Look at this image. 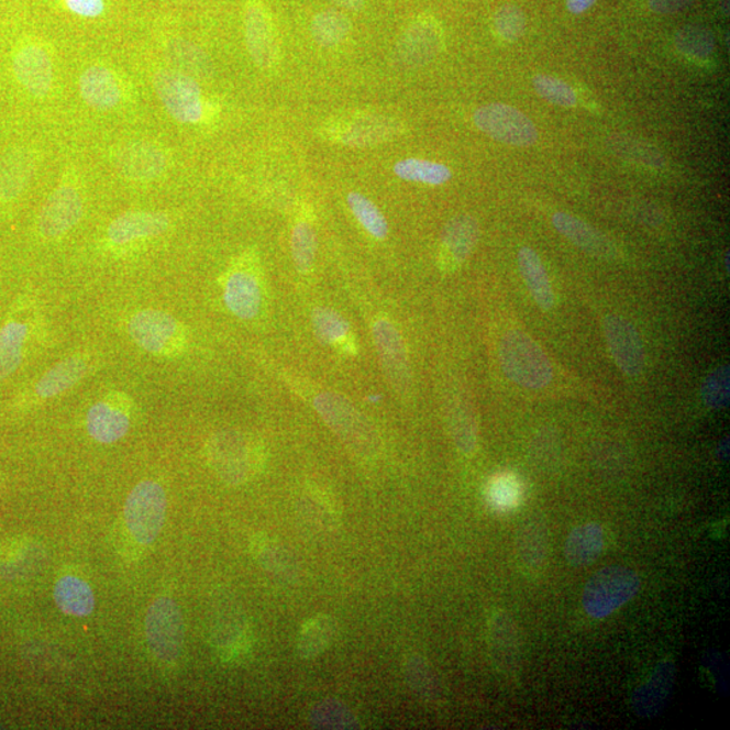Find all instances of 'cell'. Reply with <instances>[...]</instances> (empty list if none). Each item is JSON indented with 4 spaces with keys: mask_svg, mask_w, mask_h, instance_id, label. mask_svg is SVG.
Returning <instances> with one entry per match:
<instances>
[{
    "mask_svg": "<svg viewBox=\"0 0 730 730\" xmlns=\"http://www.w3.org/2000/svg\"><path fill=\"white\" fill-rule=\"evenodd\" d=\"M151 85L164 110L179 125H211L221 113L220 104L206 96L197 79L179 69L153 67Z\"/></svg>",
    "mask_w": 730,
    "mask_h": 730,
    "instance_id": "1",
    "label": "cell"
},
{
    "mask_svg": "<svg viewBox=\"0 0 730 730\" xmlns=\"http://www.w3.org/2000/svg\"><path fill=\"white\" fill-rule=\"evenodd\" d=\"M327 425L343 441L346 449L364 461L379 455L380 440L370 422L349 399L328 390L309 388L305 392Z\"/></svg>",
    "mask_w": 730,
    "mask_h": 730,
    "instance_id": "2",
    "label": "cell"
},
{
    "mask_svg": "<svg viewBox=\"0 0 730 730\" xmlns=\"http://www.w3.org/2000/svg\"><path fill=\"white\" fill-rule=\"evenodd\" d=\"M403 123L379 110L356 109L327 118L318 134L327 143L345 148H374L400 137Z\"/></svg>",
    "mask_w": 730,
    "mask_h": 730,
    "instance_id": "3",
    "label": "cell"
},
{
    "mask_svg": "<svg viewBox=\"0 0 730 730\" xmlns=\"http://www.w3.org/2000/svg\"><path fill=\"white\" fill-rule=\"evenodd\" d=\"M223 305L240 321L253 322L266 309V283L255 250L234 256L220 278Z\"/></svg>",
    "mask_w": 730,
    "mask_h": 730,
    "instance_id": "4",
    "label": "cell"
},
{
    "mask_svg": "<svg viewBox=\"0 0 730 730\" xmlns=\"http://www.w3.org/2000/svg\"><path fill=\"white\" fill-rule=\"evenodd\" d=\"M87 204L85 176L69 164L40 210L37 233L45 243H56L75 231L84 220Z\"/></svg>",
    "mask_w": 730,
    "mask_h": 730,
    "instance_id": "5",
    "label": "cell"
},
{
    "mask_svg": "<svg viewBox=\"0 0 730 730\" xmlns=\"http://www.w3.org/2000/svg\"><path fill=\"white\" fill-rule=\"evenodd\" d=\"M129 338L141 351L158 358H179L188 350V331L178 318L161 309H140L128 318Z\"/></svg>",
    "mask_w": 730,
    "mask_h": 730,
    "instance_id": "6",
    "label": "cell"
},
{
    "mask_svg": "<svg viewBox=\"0 0 730 730\" xmlns=\"http://www.w3.org/2000/svg\"><path fill=\"white\" fill-rule=\"evenodd\" d=\"M173 225L167 211L129 210L109 223L100 244L110 255H126L161 240Z\"/></svg>",
    "mask_w": 730,
    "mask_h": 730,
    "instance_id": "7",
    "label": "cell"
},
{
    "mask_svg": "<svg viewBox=\"0 0 730 730\" xmlns=\"http://www.w3.org/2000/svg\"><path fill=\"white\" fill-rule=\"evenodd\" d=\"M499 362L505 375L528 390H541L553 379L550 358L528 334L520 331H510L500 340Z\"/></svg>",
    "mask_w": 730,
    "mask_h": 730,
    "instance_id": "8",
    "label": "cell"
},
{
    "mask_svg": "<svg viewBox=\"0 0 730 730\" xmlns=\"http://www.w3.org/2000/svg\"><path fill=\"white\" fill-rule=\"evenodd\" d=\"M641 588L640 575L635 571L610 565L599 569L583 588L582 604L593 618H606L622 608L638 596Z\"/></svg>",
    "mask_w": 730,
    "mask_h": 730,
    "instance_id": "9",
    "label": "cell"
},
{
    "mask_svg": "<svg viewBox=\"0 0 730 730\" xmlns=\"http://www.w3.org/2000/svg\"><path fill=\"white\" fill-rule=\"evenodd\" d=\"M110 161L121 178L133 185H152L173 167L166 145L152 140H131L114 146Z\"/></svg>",
    "mask_w": 730,
    "mask_h": 730,
    "instance_id": "10",
    "label": "cell"
},
{
    "mask_svg": "<svg viewBox=\"0 0 730 730\" xmlns=\"http://www.w3.org/2000/svg\"><path fill=\"white\" fill-rule=\"evenodd\" d=\"M206 456L228 485H243L257 471V449L245 434L225 429L211 435L206 444Z\"/></svg>",
    "mask_w": 730,
    "mask_h": 730,
    "instance_id": "11",
    "label": "cell"
},
{
    "mask_svg": "<svg viewBox=\"0 0 730 730\" xmlns=\"http://www.w3.org/2000/svg\"><path fill=\"white\" fill-rule=\"evenodd\" d=\"M167 513V496L161 483L145 479L137 483L125 502L129 533L140 545L148 546L162 533Z\"/></svg>",
    "mask_w": 730,
    "mask_h": 730,
    "instance_id": "12",
    "label": "cell"
},
{
    "mask_svg": "<svg viewBox=\"0 0 730 730\" xmlns=\"http://www.w3.org/2000/svg\"><path fill=\"white\" fill-rule=\"evenodd\" d=\"M78 87L84 102L97 111L122 110L135 100L131 80L104 63H92L81 70Z\"/></svg>",
    "mask_w": 730,
    "mask_h": 730,
    "instance_id": "13",
    "label": "cell"
},
{
    "mask_svg": "<svg viewBox=\"0 0 730 730\" xmlns=\"http://www.w3.org/2000/svg\"><path fill=\"white\" fill-rule=\"evenodd\" d=\"M146 643L158 662L178 661L185 646V622L175 600L161 597L153 600L145 618Z\"/></svg>",
    "mask_w": 730,
    "mask_h": 730,
    "instance_id": "14",
    "label": "cell"
},
{
    "mask_svg": "<svg viewBox=\"0 0 730 730\" xmlns=\"http://www.w3.org/2000/svg\"><path fill=\"white\" fill-rule=\"evenodd\" d=\"M14 79L34 99L49 98L56 87V63L49 46L37 40L16 46L11 56Z\"/></svg>",
    "mask_w": 730,
    "mask_h": 730,
    "instance_id": "15",
    "label": "cell"
},
{
    "mask_svg": "<svg viewBox=\"0 0 730 730\" xmlns=\"http://www.w3.org/2000/svg\"><path fill=\"white\" fill-rule=\"evenodd\" d=\"M376 353L388 383L399 397H408L411 390V369L402 334L390 317L376 314L370 321Z\"/></svg>",
    "mask_w": 730,
    "mask_h": 730,
    "instance_id": "16",
    "label": "cell"
},
{
    "mask_svg": "<svg viewBox=\"0 0 730 730\" xmlns=\"http://www.w3.org/2000/svg\"><path fill=\"white\" fill-rule=\"evenodd\" d=\"M134 400L131 394L111 390L90 406L86 416L88 435L99 444H114L131 431Z\"/></svg>",
    "mask_w": 730,
    "mask_h": 730,
    "instance_id": "17",
    "label": "cell"
},
{
    "mask_svg": "<svg viewBox=\"0 0 730 730\" xmlns=\"http://www.w3.org/2000/svg\"><path fill=\"white\" fill-rule=\"evenodd\" d=\"M474 122L488 137L511 146H532L539 140L534 123L513 106L490 103L475 111Z\"/></svg>",
    "mask_w": 730,
    "mask_h": 730,
    "instance_id": "18",
    "label": "cell"
},
{
    "mask_svg": "<svg viewBox=\"0 0 730 730\" xmlns=\"http://www.w3.org/2000/svg\"><path fill=\"white\" fill-rule=\"evenodd\" d=\"M97 365L98 358L92 352L73 353L45 370L40 379L34 381L25 400L31 405H41L62 397L92 374Z\"/></svg>",
    "mask_w": 730,
    "mask_h": 730,
    "instance_id": "19",
    "label": "cell"
},
{
    "mask_svg": "<svg viewBox=\"0 0 730 730\" xmlns=\"http://www.w3.org/2000/svg\"><path fill=\"white\" fill-rule=\"evenodd\" d=\"M40 331V316L31 306L15 310L0 327V383L21 367Z\"/></svg>",
    "mask_w": 730,
    "mask_h": 730,
    "instance_id": "20",
    "label": "cell"
},
{
    "mask_svg": "<svg viewBox=\"0 0 730 730\" xmlns=\"http://www.w3.org/2000/svg\"><path fill=\"white\" fill-rule=\"evenodd\" d=\"M244 25L252 63L262 73H275L281 60L279 37L269 11L258 0H251L246 5Z\"/></svg>",
    "mask_w": 730,
    "mask_h": 730,
    "instance_id": "21",
    "label": "cell"
},
{
    "mask_svg": "<svg viewBox=\"0 0 730 730\" xmlns=\"http://www.w3.org/2000/svg\"><path fill=\"white\" fill-rule=\"evenodd\" d=\"M604 328L609 350L621 373L629 378L641 375L645 365V352L638 329L620 316L606 318Z\"/></svg>",
    "mask_w": 730,
    "mask_h": 730,
    "instance_id": "22",
    "label": "cell"
},
{
    "mask_svg": "<svg viewBox=\"0 0 730 730\" xmlns=\"http://www.w3.org/2000/svg\"><path fill=\"white\" fill-rule=\"evenodd\" d=\"M479 240V225L471 215H457L446 223L440 245V266L456 269L473 255Z\"/></svg>",
    "mask_w": 730,
    "mask_h": 730,
    "instance_id": "23",
    "label": "cell"
},
{
    "mask_svg": "<svg viewBox=\"0 0 730 730\" xmlns=\"http://www.w3.org/2000/svg\"><path fill=\"white\" fill-rule=\"evenodd\" d=\"M490 645L494 662L506 678L518 679L521 671V641L513 618L497 611L490 621Z\"/></svg>",
    "mask_w": 730,
    "mask_h": 730,
    "instance_id": "24",
    "label": "cell"
},
{
    "mask_svg": "<svg viewBox=\"0 0 730 730\" xmlns=\"http://www.w3.org/2000/svg\"><path fill=\"white\" fill-rule=\"evenodd\" d=\"M675 681V664L664 661L656 665L643 685L635 688L632 696V709L639 717H653L664 708Z\"/></svg>",
    "mask_w": 730,
    "mask_h": 730,
    "instance_id": "25",
    "label": "cell"
},
{
    "mask_svg": "<svg viewBox=\"0 0 730 730\" xmlns=\"http://www.w3.org/2000/svg\"><path fill=\"white\" fill-rule=\"evenodd\" d=\"M291 256L294 266L300 275L313 273L317 262V231L313 206L299 204L291 228Z\"/></svg>",
    "mask_w": 730,
    "mask_h": 730,
    "instance_id": "26",
    "label": "cell"
},
{
    "mask_svg": "<svg viewBox=\"0 0 730 730\" xmlns=\"http://www.w3.org/2000/svg\"><path fill=\"white\" fill-rule=\"evenodd\" d=\"M440 49V29L432 22L418 21L400 37L398 56L406 66L418 67L433 60Z\"/></svg>",
    "mask_w": 730,
    "mask_h": 730,
    "instance_id": "27",
    "label": "cell"
},
{
    "mask_svg": "<svg viewBox=\"0 0 730 730\" xmlns=\"http://www.w3.org/2000/svg\"><path fill=\"white\" fill-rule=\"evenodd\" d=\"M35 170V156L16 151L0 162V209L16 202L25 192Z\"/></svg>",
    "mask_w": 730,
    "mask_h": 730,
    "instance_id": "28",
    "label": "cell"
},
{
    "mask_svg": "<svg viewBox=\"0 0 730 730\" xmlns=\"http://www.w3.org/2000/svg\"><path fill=\"white\" fill-rule=\"evenodd\" d=\"M552 223L558 233L563 234L565 239L578 246V248L588 253V255L600 258L616 257L615 245L602 233H599L597 229L588 225V223L579 220V218L567 213H556L552 217Z\"/></svg>",
    "mask_w": 730,
    "mask_h": 730,
    "instance_id": "29",
    "label": "cell"
},
{
    "mask_svg": "<svg viewBox=\"0 0 730 730\" xmlns=\"http://www.w3.org/2000/svg\"><path fill=\"white\" fill-rule=\"evenodd\" d=\"M550 551L548 528L541 517L528 518L518 529L517 556L522 568L529 574H538L543 569Z\"/></svg>",
    "mask_w": 730,
    "mask_h": 730,
    "instance_id": "30",
    "label": "cell"
},
{
    "mask_svg": "<svg viewBox=\"0 0 730 730\" xmlns=\"http://www.w3.org/2000/svg\"><path fill=\"white\" fill-rule=\"evenodd\" d=\"M604 529L597 522L576 527L565 541L564 555L573 567H585L597 561L604 551Z\"/></svg>",
    "mask_w": 730,
    "mask_h": 730,
    "instance_id": "31",
    "label": "cell"
},
{
    "mask_svg": "<svg viewBox=\"0 0 730 730\" xmlns=\"http://www.w3.org/2000/svg\"><path fill=\"white\" fill-rule=\"evenodd\" d=\"M311 318H313L317 338L322 344L332 346L335 351L346 353V355H355V335L343 316L333 309L318 308Z\"/></svg>",
    "mask_w": 730,
    "mask_h": 730,
    "instance_id": "32",
    "label": "cell"
},
{
    "mask_svg": "<svg viewBox=\"0 0 730 730\" xmlns=\"http://www.w3.org/2000/svg\"><path fill=\"white\" fill-rule=\"evenodd\" d=\"M518 267L529 292L540 309L552 310L555 306V292L546 274L543 262L532 248L523 246L518 252Z\"/></svg>",
    "mask_w": 730,
    "mask_h": 730,
    "instance_id": "33",
    "label": "cell"
},
{
    "mask_svg": "<svg viewBox=\"0 0 730 730\" xmlns=\"http://www.w3.org/2000/svg\"><path fill=\"white\" fill-rule=\"evenodd\" d=\"M53 597L64 615L87 617L92 615L96 609V596H93L92 588L78 576H62L56 582Z\"/></svg>",
    "mask_w": 730,
    "mask_h": 730,
    "instance_id": "34",
    "label": "cell"
},
{
    "mask_svg": "<svg viewBox=\"0 0 730 730\" xmlns=\"http://www.w3.org/2000/svg\"><path fill=\"white\" fill-rule=\"evenodd\" d=\"M338 633V622L329 616L311 618L300 629L298 638V652L303 659H313L321 655L333 643Z\"/></svg>",
    "mask_w": 730,
    "mask_h": 730,
    "instance_id": "35",
    "label": "cell"
},
{
    "mask_svg": "<svg viewBox=\"0 0 730 730\" xmlns=\"http://www.w3.org/2000/svg\"><path fill=\"white\" fill-rule=\"evenodd\" d=\"M397 178L420 185L441 186L452 178V170L445 164L409 157L394 164Z\"/></svg>",
    "mask_w": 730,
    "mask_h": 730,
    "instance_id": "36",
    "label": "cell"
},
{
    "mask_svg": "<svg viewBox=\"0 0 730 730\" xmlns=\"http://www.w3.org/2000/svg\"><path fill=\"white\" fill-rule=\"evenodd\" d=\"M346 204L353 217L370 237L383 241L390 234V226L378 206L362 192L352 191L346 196Z\"/></svg>",
    "mask_w": 730,
    "mask_h": 730,
    "instance_id": "37",
    "label": "cell"
},
{
    "mask_svg": "<svg viewBox=\"0 0 730 730\" xmlns=\"http://www.w3.org/2000/svg\"><path fill=\"white\" fill-rule=\"evenodd\" d=\"M450 429L456 449L471 456L478 449V423L469 406L458 402L451 409Z\"/></svg>",
    "mask_w": 730,
    "mask_h": 730,
    "instance_id": "38",
    "label": "cell"
},
{
    "mask_svg": "<svg viewBox=\"0 0 730 730\" xmlns=\"http://www.w3.org/2000/svg\"><path fill=\"white\" fill-rule=\"evenodd\" d=\"M351 32V22L339 11H323L311 22V35L323 48H334L343 44Z\"/></svg>",
    "mask_w": 730,
    "mask_h": 730,
    "instance_id": "39",
    "label": "cell"
},
{
    "mask_svg": "<svg viewBox=\"0 0 730 730\" xmlns=\"http://www.w3.org/2000/svg\"><path fill=\"white\" fill-rule=\"evenodd\" d=\"M311 727L318 729H355L358 721L349 706L338 700H323L310 714Z\"/></svg>",
    "mask_w": 730,
    "mask_h": 730,
    "instance_id": "40",
    "label": "cell"
},
{
    "mask_svg": "<svg viewBox=\"0 0 730 730\" xmlns=\"http://www.w3.org/2000/svg\"><path fill=\"white\" fill-rule=\"evenodd\" d=\"M405 674L409 685L423 699L434 700L440 696V685L431 664L425 659L413 655L405 663Z\"/></svg>",
    "mask_w": 730,
    "mask_h": 730,
    "instance_id": "41",
    "label": "cell"
},
{
    "mask_svg": "<svg viewBox=\"0 0 730 730\" xmlns=\"http://www.w3.org/2000/svg\"><path fill=\"white\" fill-rule=\"evenodd\" d=\"M675 46L683 56L704 60L715 51V37L708 29L686 26L675 35Z\"/></svg>",
    "mask_w": 730,
    "mask_h": 730,
    "instance_id": "42",
    "label": "cell"
},
{
    "mask_svg": "<svg viewBox=\"0 0 730 730\" xmlns=\"http://www.w3.org/2000/svg\"><path fill=\"white\" fill-rule=\"evenodd\" d=\"M533 87L541 98L552 104L562 106V108H574L578 103V97H576L574 88L561 79L553 78V76H534Z\"/></svg>",
    "mask_w": 730,
    "mask_h": 730,
    "instance_id": "43",
    "label": "cell"
},
{
    "mask_svg": "<svg viewBox=\"0 0 730 730\" xmlns=\"http://www.w3.org/2000/svg\"><path fill=\"white\" fill-rule=\"evenodd\" d=\"M703 398L710 409L721 410L728 408L730 398L729 365H721L706 378L703 387Z\"/></svg>",
    "mask_w": 730,
    "mask_h": 730,
    "instance_id": "44",
    "label": "cell"
},
{
    "mask_svg": "<svg viewBox=\"0 0 730 730\" xmlns=\"http://www.w3.org/2000/svg\"><path fill=\"white\" fill-rule=\"evenodd\" d=\"M494 27H496V32L500 38L506 41L520 40L527 29L526 14L517 5H504V8L497 11L496 16H494Z\"/></svg>",
    "mask_w": 730,
    "mask_h": 730,
    "instance_id": "45",
    "label": "cell"
},
{
    "mask_svg": "<svg viewBox=\"0 0 730 730\" xmlns=\"http://www.w3.org/2000/svg\"><path fill=\"white\" fill-rule=\"evenodd\" d=\"M256 551L258 558L267 565L268 569L287 575L292 573L291 558L280 550L279 545L264 541V543H256Z\"/></svg>",
    "mask_w": 730,
    "mask_h": 730,
    "instance_id": "46",
    "label": "cell"
},
{
    "mask_svg": "<svg viewBox=\"0 0 730 730\" xmlns=\"http://www.w3.org/2000/svg\"><path fill=\"white\" fill-rule=\"evenodd\" d=\"M57 2L69 13L87 20H96L106 11L104 0H57Z\"/></svg>",
    "mask_w": 730,
    "mask_h": 730,
    "instance_id": "47",
    "label": "cell"
},
{
    "mask_svg": "<svg viewBox=\"0 0 730 730\" xmlns=\"http://www.w3.org/2000/svg\"><path fill=\"white\" fill-rule=\"evenodd\" d=\"M517 496L516 483L510 478H497L490 488V497L497 506H508L513 504Z\"/></svg>",
    "mask_w": 730,
    "mask_h": 730,
    "instance_id": "48",
    "label": "cell"
},
{
    "mask_svg": "<svg viewBox=\"0 0 730 730\" xmlns=\"http://www.w3.org/2000/svg\"><path fill=\"white\" fill-rule=\"evenodd\" d=\"M693 2L694 0H648V5L652 13L667 15L678 13Z\"/></svg>",
    "mask_w": 730,
    "mask_h": 730,
    "instance_id": "49",
    "label": "cell"
},
{
    "mask_svg": "<svg viewBox=\"0 0 730 730\" xmlns=\"http://www.w3.org/2000/svg\"><path fill=\"white\" fill-rule=\"evenodd\" d=\"M597 0H567V9L571 14L579 15L591 9Z\"/></svg>",
    "mask_w": 730,
    "mask_h": 730,
    "instance_id": "50",
    "label": "cell"
},
{
    "mask_svg": "<svg viewBox=\"0 0 730 730\" xmlns=\"http://www.w3.org/2000/svg\"><path fill=\"white\" fill-rule=\"evenodd\" d=\"M332 2L349 10L362 9L364 4V0H332Z\"/></svg>",
    "mask_w": 730,
    "mask_h": 730,
    "instance_id": "51",
    "label": "cell"
}]
</instances>
